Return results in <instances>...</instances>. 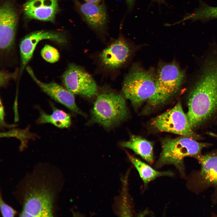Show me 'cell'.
<instances>
[{
  "label": "cell",
  "instance_id": "obj_1",
  "mask_svg": "<svg viewBox=\"0 0 217 217\" xmlns=\"http://www.w3.org/2000/svg\"><path fill=\"white\" fill-rule=\"evenodd\" d=\"M190 80L186 115L195 129L217 116V53L203 58Z\"/></svg>",
  "mask_w": 217,
  "mask_h": 217
},
{
  "label": "cell",
  "instance_id": "obj_2",
  "mask_svg": "<svg viewBox=\"0 0 217 217\" xmlns=\"http://www.w3.org/2000/svg\"><path fill=\"white\" fill-rule=\"evenodd\" d=\"M49 172L36 168L26 180L23 210L20 216H53L57 186L55 176Z\"/></svg>",
  "mask_w": 217,
  "mask_h": 217
},
{
  "label": "cell",
  "instance_id": "obj_3",
  "mask_svg": "<svg viewBox=\"0 0 217 217\" xmlns=\"http://www.w3.org/2000/svg\"><path fill=\"white\" fill-rule=\"evenodd\" d=\"M210 145L198 142L190 137L181 136L175 139L166 138L162 142V150L155 164L156 168L165 165H173L181 176H185L184 160L187 157H194L201 154L202 150Z\"/></svg>",
  "mask_w": 217,
  "mask_h": 217
},
{
  "label": "cell",
  "instance_id": "obj_4",
  "mask_svg": "<svg viewBox=\"0 0 217 217\" xmlns=\"http://www.w3.org/2000/svg\"><path fill=\"white\" fill-rule=\"evenodd\" d=\"M127 114L125 99L122 95L112 91L103 92L97 95L90 123L110 127L125 119Z\"/></svg>",
  "mask_w": 217,
  "mask_h": 217
},
{
  "label": "cell",
  "instance_id": "obj_5",
  "mask_svg": "<svg viewBox=\"0 0 217 217\" xmlns=\"http://www.w3.org/2000/svg\"><path fill=\"white\" fill-rule=\"evenodd\" d=\"M185 77V71L175 62L161 65L156 76L155 92L148 104L154 107L169 100L179 91Z\"/></svg>",
  "mask_w": 217,
  "mask_h": 217
},
{
  "label": "cell",
  "instance_id": "obj_6",
  "mask_svg": "<svg viewBox=\"0 0 217 217\" xmlns=\"http://www.w3.org/2000/svg\"><path fill=\"white\" fill-rule=\"evenodd\" d=\"M156 76L153 70L134 65L124 79L122 90L126 98L137 107L147 102L156 91Z\"/></svg>",
  "mask_w": 217,
  "mask_h": 217
},
{
  "label": "cell",
  "instance_id": "obj_7",
  "mask_svg": "<svg viewBox=\"0 0 217 217\" xmlns=\"http://www.w3.org/2000/svg\"><path fill=\"white\" fill-rule=\"evenodd\" d=\"M152 126L162 132L172 133L195 140L200 138L191 127L180 102L171 109L153 119Z\"/></svg>",
  "mask_w": 217,
  "mask_h": 217
},
{
  "label": "cell",
  "instance_id": "obj_8",
  "mask_svg": "<svg viewBox=\"0 0 217 217\" xmlns=\"http://www.w3.org/2000/svg\"><path fill=\"white\" fill-rule=\"evenodd\" d=\"M194 157L200 164V169L190 176L188 188L198 193L212 187L214 188V201H217V151Z\"/></svg>",
  "mask_w": 217,
  "mask_h": 217
},
{
  "label": "cell",
  "instance_id": "obj_9",
  "mask_svg": "<svg viewBox=\"0 0 217 217\" xmlns=\"http://www.w3.org/2000/svg\"><path fill=\"white\" fill-rule=\"evenodd\" d=\"M63 83L74 94L91 97L97 95V87L92 76L79 67L70 64L62 77Z\"/></svg>",
  "mask_w": 217,
  "mask_h": 217
},
{
  "label": "cell",
  "instance_id": "obj_10",
  "mask_svg": "<svg viewBox=\"0 0 217 217\" xmlns=\"http://www.w3.org/2000/svg\"><path fill=\"white\" fill-rule=\"evenodd\" d=\"M75 7L89 27L96 32L104 33L107 29L108 14L103 3H81L73 0Z\"/></svg>",
  "mask_w": 217,
  "mask_h": 217
},
{
  "label": "cell",
  "instance_id": "obj_11",
  "mask_svg": "<svg viewBox=\"0 0 217 217\" xmlns=\"http://www.w3.org/2000/svg\"><path fill=\"white\" fill-rule=\"evenodd\" d=\"M44 39L50 40L60 44H63L66 42L65 36L61 32L41 30L34 32L27 35L22 40L20 46V74L32 58L37 44Z\"/></svg>",
  "mask_w": 217,
  "mask_h": 217
},
{
  "label": "cell",
  "instance_id": "obj_12",
  "mask_svg": "<svg viewBox=\"0 0 217 217\" xmlns=\"http://www.w3.org/2000/svg\"><path fill=\"white\" fill-rule=\"evenodd\" d=\"M17 22L16 12L11 4L5 2L0 9V48L8 51L14 41Z\"/></svg>",
  "mask_w": 217,
  "mask_h": 217
},
{
  "label": "cell",
  "instance_id": "obj_13",
  "mask_svg": "<svg viewBox=\"0 0 217 217\" xmlns=\"http://www.w3.org/2000/svg\"><path fill=\"white\" fill-rule=\"evenodd\" d=\"M131 53V49L128 42L123 38L120 37L102 51L100 55V60L104 67L114 69L124 64Z\"/></svg>",
  "mask_w": 217,
  "mask_h": 217
},
{
  "label": "cell",
  "instance_id": "obj_14",
  "mask_svg": "<svg viewBox=\"0 0 217 217\" xmlns=\"http://www.w3.org/2000/svg\"><path fill=\"white\" fill-rule=\"evenodd\" d=\"M26 69L34 82L43 92L51 98L72 111L85 116L77 106L73 94L56 83L52 82L47 83L42 82L36 77L30 67H27Z\"/></svg>",
  "mask_w": 217,
  "mask_h": 217
},
{
  "label": "cell",
  "instance_id": "obj_15",
  "mask_svg": "<svg viewBox=\"0 0 217 217\" xmlns=\"http://www.w3.org/2000/svg\"><path fill=\"white\" fill-rule=\"evenodd\" d=\"M58 8V0H29L24 4L23 10L29 18L53 22Z\"/></svg>",
  "mask_w": 217,
  "mask_h": 217
},
{
  "label": "cell",
  "instance_id": "obj_16",
  "mask_svg": "<svg viewBox=\"0 0 217 217\" xmlns=\"http://www.w3.org/2000/svg\"><path fill=\"white\" fill-rule=\"evenodd\" d=\"M123 147L130 149L149 163L154 160L152 143L140 137L132 135L127 141L121 143Z\"/></svg>",
  "mask_w": 217,
  "mask_h": 217
},
{
  "label": "cell",
  "instance_id": "obj_17",
  "mask_svg": "<svg viewBox=\"0 0 217 217\" xmlns=\"http://www.w3.org/2000/svg\"><path fill=\"white\" fill-rule=\"evenodd\" d=\"M128 156L130 161L138 171L145 186L157 178L164 176L172 177L174 175V174L170 171H156L136 158L129 155Z\"/></svg>",
  "mask_w": 217,
  "mask_h": 217
},
{
  "label": "cell",
  "instance_id": "obj_18",
  "mask_svg": "<svg viewBox=\"0 0 217 217\" xmlns=\"http://www.w3.org/2000/svg\"><path fill=\"white\" fill-rule=\"evenodd\" d=\"M39 112L40 116L37 120L39 124L51 123L60 128L68 127L71 124L69 115L61 110L53 107V112L50 115L41 110Z\"/></svg>",
  "mask_w": 217,
  "mask_h": 217
},
{
  "label": "cell",
  "instance_id": "obj_19",
  "mask_svg": "<svg viewBox=\"0 0 217 217\" xmlns=\"http://www.w3.org/2000/svg\"><path fill=\"white\" fill-rule=\"evenodd\" d=\"M213 18H217V7L210 6L200 2L198 8L193 13L186 15L179 22L187 20L205 21Z\"/></svg>",
  "mask_w": 217,
  "mask_h": 217
},
{
  "label": "cell",
  "instance_id": "obj_20",
  "mask_svg": "<svg viewBox=\"0 0 217 217\" xmlns=\"http://www.w3.org/2000/svg\"><path fill=\"white\" fill-rule=\"evenodd\" d=\"M41 55L44 60L50 63L57 62L60 57L58 50L54 47L47 44L42 49Z\"/></svg>",
  "mask_w": 217,
  "mask_h": 217
},
{
  "label": "cell",
  "instance_id": "obj_21",
  "mask_svg": "<svg viewBox=\"0 0 217 217\" xmlns=\"http://www.w3.org/2000/svg\"><path fill=\"white\" fill-rule=\"evenodd\" d=\"M0 206L1 214L3 217H14L16 215L17 212L12 208L5 203L1 196L0 197Z\"/></svg>",
  "mask_w": 217,
  "mask_h": 217
},
{
  "label": "cell",
  "instance_id": "obj_22",
  "mask_svg": "<svg viewBox=\"0 0 217 217\" xmlns=\"http://www.w3.org/2000/svg\"><path fill=\"white\" fill-rule=\"evenodd\" d=\"M0 123L1 125L3 126H7L5 124L4 122V108L2 104V103L1 101L0 102Z\"/></svg>",
  "mask_w": 217,
  "mask_h": 217
},
{
  "label": "cell",
  "instance_id": "obj_23",
  "mask_svg": "<svg viewBox=\"0 0 217 217\" xmlns=\"http://www.w3.org/2000/svg\"><path fill=\"white\" fill-rule=\"evenodd\" d=\"M128 8L131 10L132 9L135 2V0H126Z\"/></svg>",
  "mask_w": 217,
  "mask_h": 217
},
{
  "label": "cell",
  "instance_id": "obj_24",
  "mask_svg": "<svg viewBox=\"0 0 217 217\" xmlns=\"http://www.w3.org/2000/svg\"><path fill=\"white\" fill-rule=\"evenodd\" d=\"M86 2L99 4L100 3L101 0H84Z\"/></svg>",
  "mask_w": 217,
  "mask_h": 217
},
{
  "label": "cell",
  "instance_id": "obj_25",
  "mask_svg": "<svg viewBox=\"0 0 217 217\" xmlns=\"http://www.w3.org/2000/svg\"><path fill=\"white\" fill-rule=\"evenodd\" d=\"M155 2H157L159 4H165V0H152Z\"/></svg>",
  "mask_w": 217,
  "mask_h": 217
},
{
  "label": "cell",
  "instance_id": "obj_26",
  "mask_svg": "<svg viewBox=\"0 0 217 217\" xmlns=\"http://www.w3.org/2000/svg\"><path fill=\"white\" fill-rule=\"evenodd\" d=\"M212 136H215V137H217V135H216V134H212Z\"/></svg>",
  "mask_w": 217,
  "mask_h": 217
}]
</instances>
